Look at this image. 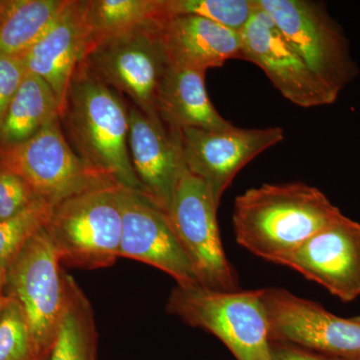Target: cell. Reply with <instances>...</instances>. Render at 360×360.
<instances>
[{"label":"cell","mask_w":360,"mask_h":360,"mask_svg":"<svg viewBox=\"0 0 360 360\" xmlns=\"http://www.w3.org/2000/svg\"><path fill=\"white\" fill-rule=\"evenodd\" d=\"M283 265L321 284L341 302L360 296V224L341 215L315 233Z\"/></svg>","instance_id":"5bb4252c"},{"label":"cell","mask_w":360,"mask_h":360,"mask_svg":"<svg viewBox=\"0 0 360 360\" xmlns=\"http://www.w3.org/2000/svg\"><path fill=\"white\" fill-rule=\"evenodd\" d=\"M49 232L40 229L6 269L4 293L20 304L37 350L46 356L68 298V274Z\"/></svg>","instance_id":"8992f818"},{"label":"cell","mask_w":360,"mask_h":360,"mask_svg":"<svg viewBox=\"0 0 360 360\" xmlns=\"http://www.w3.org/2000/svg\"><path fill=\"white\" fill-rule=\"evenodd\" d=\"M89 51L86 0H70L51 30L21 58L27 72L51 87L61 110L73 75Z\"/></svg>","instance_id":"2e32d148"},{"label":"cell","mask_w":360,"mask_h":360,"mask_svg":"<svg viewBox=\"0 0 360 360\" xmlns=\"http://www.w3.org/2000/svg\"><path fill=\"white\" fill-rule=\"evenodd\" d=\"M6 302V296L4 295V291H0V314L1 310L4 309V303Z\"/></svg>","instance_id":"f546056e"},{"label":"cell","mask_w":360,"mask_h":360,"mask_svg":"<svg viewBox=\"0 0 360 360\" xmlns=\"http://www.w3.org/2000/svg\"><path fill=\"white\" fill-rule=\"evenodd\" d=\"M6 270L0 269V291H4L6 285Z\"/></svg>","instance_id":"f1b7e54d"},{"label":"cell","mask_w":360,"mask_h":360,"mask_svg":"<svg viewBox=\"0 0 360 360\" xmlns=\"http://www.w3.org/2000/svg\"><path fill=\"white\" fill-rule=\"evenodd\" d=\"M120 187H98L54 206L45 229L63 264L84 269L111 266L120 257Z\"/></svg>","instance_id":"277c9868"},{"label":"cell","mask_w":360,"mask_h":360,"mask_svg":"<svg viewBox=\"0 0 360 360\" xmlns=\"http://www.w3.org/2000/svg\"><path fill=\"white\" fill-rule=\"evenodd\" d=\"M270 340L343 360H360V323L283 290H262Z\"/></svg>","instance_id":"30bf717a"},{"label":"cell","mask_w":360,"mask_h":360,"mask_svg":"<svg viewBox=\"0 0 360 360\" xmlns=\"http://www.w3.org/2000/svg\"><path fill=\"white\" fill-rule=\"evenodd\" d=\"M167 310L217 336L236 360H272L262 290L219 292L200 285H176Z\"/></svg>","instance_id":"3957f363"},{"label":"cell","mask_w":360,"mask_h":360,"mask_svg":"<svg viewBox=\"0 0 360 360\" xmlns=\"http://www.w3.org/2000/svg\"><path fill=\"white\" fill-rule=\"evenodd\" d=\"M271 357L272 360H343L317 354L288 343L274 341H271Z\"/></svg>","instance_id":"83f0119b"},{"label":"cell","mask_w":360,"mask_h":360,"mask_svg":"<svg viewBox=\"0 0 360 360\" xmlns=\"http://www.w3.org/2000/svg\"><path fill=\"white\" fill-rule=\"evenodd\" d=\"M42 357L45 356L37 350L20 304L6 296L0 314V360H39Z\"/></svg>","instance_id":"d4e9b609"},{"label":"cell","mask_w":360,"mask_h":360,"mask_svg":"<svg viewBox=\"0 0 360 360\" xmlns=\"http://www.w3.org/2000/svg\"><path fill=\"white\" fill-rule=\"evenodd\" d=\"M180 155L189 172L205 182L213 200H220L236 174L260 153L284 139L281 127L224 129L187 127L175 130Z\"/></svg>","instance_id":"8fae6325"},{"label":"cell","mask_w":360,"mask_h":360,"mask_svg":"<svg viewBox=\"0 0 360 360\" xmlns=\"http://www.w3.org/2000/svg\"><path fill=\"white\" fill-rule=\"evenodd\" d=\"M158 37L170 63L205 71L241 59V34L193 14L170 15L161 22Z\"/></svg>","instance_id":"e0dca14e"},{"label":"cell","mask_w":360,"mask_h":360,"mask_svg":"<svg viewBox=\"0 0 360 360\" xmlns=\"http://www.w3.org/2000/svg\"><path fill=\"white\" fill-rule=\"evenodd\" d=\"M129 149L144 195L168 212L184 165L179 139L160 120L129 106Z\"/></svg>","instance_id":"9a60e30c"},{"label":"cell","mask_w":360,"mask_h":360,"mask_svg":"<svg viewBox=\"0 0 360 360\" xmlns=\"http://www.w3.org/2000/svg\"><path fill=\"white\" fill-rule=\"evenodd\" d=\"M168 16L165 0H86L89 53L120 35L158 27Z\"/></svg>","instance_id":"ffe728a7"},{"label":"cell","mask_w":360,"mask_h":360,"mask_svg":"<svg viewBox=\"0 0 360 360\" xmlns=\"http://www.w3.org/2000/svg\"><path fill=\"white\" fill-rule=\"evenodd\" d=\"M0 165L20 176L40 200L53 207L84 191L115 186L78 158L63 134L59 117L32 139L0 148Z\"/></svg>","instance_id":"ba28073f"},{"label":"cell","mask_w":360,"mask_h":360,"mask_svg":"<svg viewBox=\"0 0 360 360\" xmlns=\"http://www.w3.org/2000/svg\"><path fill=\"white\" fill-rule=\"evenodd\" d=\"M39 360H46V356H45V357H42V359H39Z\"/></svg>","instance_id":"d6a6232c"},{"label":"cell","mask_w":360,"mask_h":360,"mask_svg":"<svg viewBox=\"0 0 360 360\" xmlns=\"http://www.w3.org/2000/svg\"><path fill=\"white\" fill-rule=\"evenodd\" d=\"M205 71L170 63L158 94V117L170 131L193 127L207 130L232 127L214 108L205 89Z\"/></svg>","instance_id":"ac0fdd59"},{"label":"cell","mask_w":360,"mask_h":360,"mask_svg":"<svg viewBox=\"0 0 360 360\" xmlns=\"http://www.w3.org/2000/svg\"><path fill=\"white\" fill-rule=\"evenodd\" d=\"M158 27L137 30L104 41L82 61L104 84L125 94L137 110L155 120H160L156 103L170 65L158 37Z\"/></svg>","instance_id":"9c48e42d"},{"label":"cell","mask_w":360,"mask_h":360,"mask_svg":"<svg viewBox=\"0 0 360 360\" xmlns=\"http://www.w3.org/2000/svg\"><path fill=\"white\" fill-rule=\"evenodd\" d=\"M168 15L193 14L241 32L257 11V0H165Z\"/></svg>","instance_id":"603a6c76"},{"label":"cell","mask_w":360,"mask_h":360,"mask_svg":"<svg viewBox=\"0 0 360 360\" xmlns=\"http://www.w3.org/2000/svg\"><path fill=\"white\" fill-rule=\"evenodd\" d=\"M122 232L120 257L153 265L177 285H200L193 264L180 245L167 213L144 194L120 189Z\"/></svg>","instance_id":"4fadbf2b"},{"label":"cell","mask_w":360,"mask_h":360,"mask_svg":"<svg viewBox=\"0 0 360 360\" xmlns=\"http://www.w3.org/2000/svg\"><path fill=\"white\" fill-rule=\"evenodd\" d=\"M59 118L71 148L91 172L143 194L129 158V108L84 63L73 75Z\"/></svg>","instance_id":"6da1fadb"},{"label":"cell","mask_w":360,"mask_h":360,"mask_svg":"<svg viewBox=\"0 0 360 360\" xmlns=\"http://www.w3.org/2000/svg\"><path fill=\"white\" fill-rule=\"evenodd\" d=\"M240 34L241 59L264 71L284 98L302 108L329 105L338 101L259 4Z\"/></svg>","instance_id":"7c38bea8"},{"label":"cell","mask_w":360,"mask_h":360,"mask_svg":"<svg viewBox=\"0 0 360 360\" xmlns=\"http://www.w3.org/2000/svg\"><path fill=\"white\" fill-rule=\"evenodd\" d=\"M53 206L37 201L25 212L0 221V269L6 270L26 243L51 219Z\"/></svg>","instance_id":"cb8c5ba5"},{"label":"cell","mask_w":360,"mask_h":360,"mask_svg":"<svg viewBox=\"0 0 360 360\" xmlns=\"http://www.w3.org/2000/svg\"><path fill=\"white\" fill-rule=\"evenodd\" d=\"M309 70L335 97L359 70L345 30L326 4L311 0H257Z\"/></svg>","instance_id":"5b68a950"},{"label":"cell","mask_w":360,"mask_h":360,"mask_svg":"<svg viewBox=\"0 0 360 360\" xmlns=\"http://www.w3.org/2000/svg\"><path fill=\"white\" fill-rule=\"evenodd\" d=\"M7 4V0H0V20H1L2 14L4 13Z\"/></svg>","instance_id":"4dcf8cb0"},{"label":"cell","mask_w":360,"mask_h":360,"mask_svg":"<svg viewBox=\"0 0 360 360\" xmlns=\"http://www.w3.org/2000/svg\"><path fill=\"white\" fill-rule=\"evenodd\" d=\"M46 360H97L94 309L84 291L70 276L65 314Z\"/></svg>","instance_id":"7402d4cb"},{"label":"cell","mask_w":360,"mask_h":360,"mask_svg":"<svg viewBox=\"0 0 360 360\" xmlns=\"http://www.w3.org/2000/svg\"><path fill=\"white\" fill-rule=\"evenodd\" d=\"M342 214L316 187L302 182L264 184L238 196L232 224L238 245L283 265L305 241Z\"/></svg>","instance_id":"7a4b0ae2"},{"label":"cell","mask_w":360,"mask_h":360,"mask_svg":"<svg viewBox=\"0 0 360 360\" xmlns=\"http://www.w3.org/2000/svg\"><path fill=\"white\" fill-rule=\"evenodd\" d=\"M219 205L205 181L182 165L168 219L193 264L200 286L219 292L240 290L217 222Z\"/></svg>","instance_id":"52a82bcc"},{"label":"cell","mask_w":360,"mask_h":360,"mask_svg":"<svg viewBox=\"0 0 360 360\" xmlns=\"http://www.w3.org/2000/svg\"><path fill=\"white\" fill-rule=\"evenodd\" d=\"M352 319H354V321H355L356 322H359V323H360V315H359V316L352 317Z\"/></svg>","instance_id":"1f68e13d"},{"label":"cell","mask_w":360,"mask_h":360,"mask_svg":"<svg viewBox=\"0 0 360 360\" xmlns=\"http://www.w3.org/2000/svg\"><path fill=\"white\" fill-rule=\"evenodd\" d=\"M25 73L22 58L0 54V130Z\"/></svg>","instance_id":"4316f807"},{"label":"cell","mask_w":360,"mask_h":360,"mask_svg":"<svg viewBox=\"0 0 360 360\" xmlns=\"http://www.w3.org/2000/svg\"><path fill=\"white\" fill-rule=\"evenodd\" d=\"M60 115V104L41 77L26 71L0 130V148L32 139Z\"/></svg>","instance_id":"d6986e66"},{"label":"cell","mask_w":360,"mask_h":360,"mask_svg":"<svg viewBox=\"0 0 360 360\" xmlns=\"http://www.w3.org/2000/svg\"><path fill=\"white\" fill-rule=\"evenodd\" d=\"M39 200L25 180L0 165V221L20 214Z\"/></svg>","instance_id":"484cf974"},{"label":"cell","mask_w":360,"mask_h":360,"mask_svg":"<svg viewBox=\"0 0 360 360\" xmlns=\"http://www.w3.org/2000/svg\"><path fill=\"white\" fill-rule=\"evenodd\" d=\"M70 4V0H7L0 20V54L25 56Z\"/></svg>","instance_id":"44dd1931"}]
</instances>
